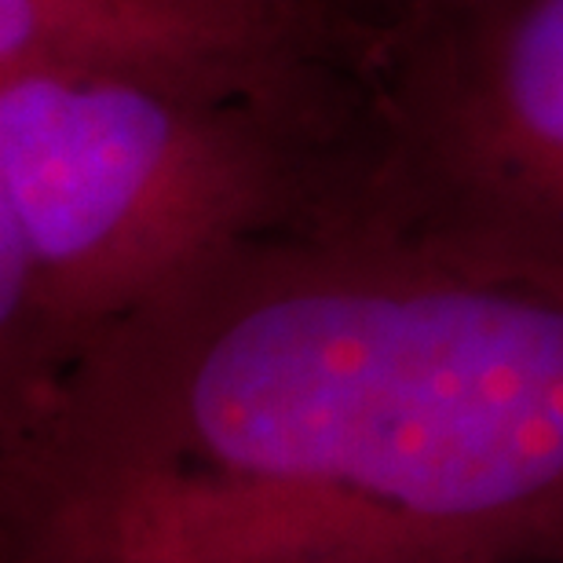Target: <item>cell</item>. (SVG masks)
Wrapping results in <instances>:
<instances>
[{"mask_svg": "<svg viewBox=\"0 0 563 563\" xmlns=\"http://www.w3.org/2000/svg\"><path fill=\"white\" fill-rule=\"evenodd\" d=\"M472 563H520V560H472Z\"/></svg>", "mask_w": 563, "mask_h": 563, "instance_id": "6", "label": "cell"}, {"mask_svg": "<svg viewBox=\"0 0 563 563\" xmlns=\"http://www.w3.org/2000/svg\"><path fill=\"white\" fill-rule=\"evenodd\" d=\"M187 4L220 11V15L242 19L250 26H261L267 33H278V37H292L300 44L311 41L314 33V0H187Z\"/></svg>", "mask_w": 563, "mask_h": 563, "instance_id": "5", "label": "cell"}, {"mask_svg": "<svg viewBox=\"0 0 563 563\" xmlns=\"http://www.w3.org/2000/svg\"><path fill=\"white\" fill-rule=\"evenodd\" d=\"M308 44L187 0H0V77L66 74L308 118Z\"/></svg>", "mask_w": 563, "mask_h": 563, "instance_id": "4", "label": "cell"}, {"mask_svg": "<svg viewBox=\"0 0 563 563\" xmlns=\"http://www.w3.org/2000/svg\"><path fill=\"white\" fill-rule=\"evenodd\" d=\"M308 118L66 74L0 77L4 407L245 239L325 206Z\"/></svg>", "mask_w": 563, "mask_h": 563, "instance_id": "2", "label": "cell"}, {"mask_svg": "<svg viewBox=\"0 0 563 563\" xmlns=\"http://www.w3.org/2000/svg\"><path fill=\"white\" fill-rule=\"evenodd\" d=\"M325 212L563 289V0H399Z\"/></svg>", "mask_w": 563, "mask_h": 563, "instance_id": "3", "label": "cell"}, {"mask_svg": "<svg viewBox=\"0 0 563 563\" xmlns=\"http://www.w3.org/2000/svg\"><path fill=\"white\" fill-rule=\"evenodd\" d=\"M563 553V289L314 212L4 407V563Z\"/></svg>", "mask_w": 563, "mask_h": 563, "instance_id": "1", "label": "cell"}]
</instances>
